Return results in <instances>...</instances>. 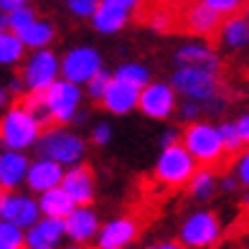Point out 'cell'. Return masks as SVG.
Wrapping results in <instances>:
<instances>
[{
  "label": "cell",
  "instance_id": "3957f363",
  "mask_svg": "<svg viewBox=\"0 0 249 249\" xmlns=\"http://www.w3.org/2000/svg\"><path fill=\"white\" fill-rule=\"evenodd\" d=\"M36 150L41 158H49V160L59 165H76L82 163L87 153V142L76 132L61 127V124H51V127L41 130L36 140Z\"/></svg>",
  "mask_w": 249,
  "mask_h": 249
},
{
  "label": "cell",
  "instance_id": "74e56055",
  "mask_svg": "<svg viewBox=\"0 0 249 249\" xmlns=\"http://www.w3.org/2000/svg\"><path fill=\"white\" fill-rule=\"evenodd\" d=\"M234 130H236V135H239L242 145H249V115H242L239 120H236Z\"/></svg>",
  "mask_w": 249,
  "mask_h": 249
},
{
  "label": "cell",
  "instance_id": "5bb4252c",
  "mask_svg": "<svg viewBox=\"0 0 249 249\" xmlns=\"http://www.w3.org/2000/svg\"><path fill=\"white\" fill-rule=\"evenodd\" d=\"M178 26H183V31L194 33L201 38L216 36V31L221 26V16H216L211 8H206L201 0H194L191 5H186L178 16Z\"/></svg>",
  "mask_w": 249,
  "mask_h": 249
},
{
  "label": "cell",
  "instance_id": "836d02e7",
  "mask_svg": "<svg viewBox=\"0 0 249 249\" xmlns=\"http://www.w3.org/2000/svg\"><path fill=\"white\" fill-rule=\"evenodd\" d=\"M64 3H66V10H69L74 18L87 20L89 16L94 13V8H97L99 0H64Z\"/></svg>",
  "mask_w": 249,
  "mask_h": 249
},
{
  "label": "cell",
  "instance_id": "7dc6e473",
  "mask_svg": "<svg viewBox=\"0 0 249 249\" xmlns=\"http://www.w3.org/2000/svg\"><path fill=\"white\" fill-rule=\"evenodd\" d=\"M69 249H84V247H79V244H76V247H69Z\"/></svg>",
  "mask_w": 249,
  "mask_h": 249
},
{
  "label": "cell",
  "instance_id": "ee69618b",
  "mask_svg": "<svg viewBox=\"0 0 249 249\" xmlns=\"http://www.w3.org/2000/svg\"><path fill=\"white\" fill-rule=\"evenodd\" d=\"M0 31H8V13L0 10Z\"/></svg>",
  "mask_w": 249,
  "mask_h": 249
},
{
  "label": "cell",
  "instance_id": "7a4b0ae2",
  "mask_svg": "<svg viewBox=\"0 0 249 249\" xmlns=\"http://www.w3.org/2000/svg\"><path fill=\"white\" fill-rule=\"evenodd\" d=\"M41 130H43V124L20 102H16L0 117V148L3 150H28L36 145Z\"/></svg>",
  "mask_w": 249,
  "mask_h": 249
},
{
  "label": "cell",
  "instance_id": "603a6c76",
  "mask_svg": "<svg viewBox=\"0 0 249 249\" xmlns=\"http://www.w3.org/2000/svg\"><path fill=\"white\" fill-rule=\"evenodd\" d=\"M16 36L20 38V43H23L26 49H49L51 43L56 41V26L51 23V20L46 18H33L31 23L26 28H20Z\"/></svg>",
  "mask_w": 249,
  "mask_h": 249
},
{
  "label": "cell",
  "instance_id": "f6af8a7d",
  "mask_svg": "<svg viewBox=\"0 0 249 249\" xmlns=\"http://www.w3.org/2000/svg\"><path fill=\"white\" fill-rule=\"evenodd\" d=\"M242 16L249 20V0H247V5H244V10H242Z\"/></svg>",
  "mask_w": 249,
  "mask_h": 249
},
{
  "label": "cell",
  "instance_id": "6da1fadb",
  "mask_svg": "<svg viewBox=\"0 0 249 249\" xmlns=\"http://www.w3.org/2000/svg\"><path fill=\"white\" fill-rule=\"evenodd\" d=\"M178 142L191 153V158L196 160L198 168H209V171H213L216 176L224 171V168L231 165V158L224 150L219 127H213L211 122L194 120L183 132L178 135Z\"/></svg>",
  "mask_w": 249,
  "mask_h": 249
},
{
  "label": "cell",
  "instance_id": "484cf974",
  "mask_svg": "<svg viewBox=\"0 0 249 249\" xmlns=\"http://www.w3.org/2000/svg\"><path fill=\"white\" fill-rule=\"evenodd\" d=\"M26 46L13 31H0V66H16L23 61Z\"/></svg>",
  "mask_w": 249,
  "mask_h": 249
},
{
  "label": "cell",
  "instance_id": "5b68a950",
  "mask_svg": "<svg viewBox=\"0 0 249 249\" xmlns=\"http://www.w3.org/2000/svg\"><path fill=\"white\" fill-rule=\"evenodd\" d=\"M171 87L173 92L186 97L191 102L206 105V102L216 99L221 94V84L219 76L211 71H201V69H188V66H178L171 76Z\"/></svg>",
  "mask_w": 249,
  "mask_h": 249
},
{
  "label": "cell",
  "instance_id": "d6986e66",
  "mask_svg": "<svg viewBox=\"0 0 249 249\" xmlns=\"http://www.w3.org/2000/svg\"><path fill=\"white\" fill-rule=\"evenodd\" d=\"M138 94H140V89H135V87L112 76L99 102L107 112H112V115H130V112L138 107Z\"/></svg>",
  "mask_w": 249,
  "mask_h": 249
},
{
  "label": "cell",
  "instance_id": "9c48e42d",
  "mask_svg": "<svg viewBox=\"0 0 249 249\" xmlns=\"http://www.w3.org/2000/svg\"><path fill=\"white\" fill-rule=\"evenodd\" d=\"M102 69V53L94 46H74L59 59V74L66 82L87 84L89 76H94Z\"/></svg>",
  "mask_w": 249,
  "mask_h": 249
},
{
  "label": "cell",
  "instance_id": "30bf717a",
  "mask_svg": "<svg viewBox=\"0 0 249 249\" xmlns=\"http://www.w3.org/2000/svg\"><path fill=\"white\" fill-rule=\"evenodd\" d=\"M150 120H168L178 109V94L165 82H148L138 94V107Z\"/></svg>",
  "mask_w": 249,
  "mask_h": 249
},
{
  "label": "cell",
  "instance_id": "ac0fdd59",
  "mask_svg": "<svg viewBox=\"0 0 249 249\" xmlns=\"http://www.w3.org/2000/svg\"><path fill=\"white\" fill-rule=\"evenodd\" d=\"M61 176H64V165L49 160V158H38V160L28 163V171H26V180H23V183L28 186L31 194H43V191L59 186L61 183Z\"/></svg>",
  "mask_w": 249,
  "mask_h": 249
},
{
  "label": "cell",
  "instance_id": "1f68e13d",
  "mask_svg": "<svg viewBox=\"0 0 249 249\" xmlns=\"http://www.w3.org/2000/svg\"><path fill=\"white\" fill-rule=\"evenodd\" d=\"M206 8H211L216 16L221 18H229V16H236V13H242L244 5H247V0H201Z\"/></svg>",
  "mask_w": 249,
  "mask_h": 249
},
{
  "label": "cell",
  "instance_id": "ba28073f",
  "mask_svg": "<svg viewBox=\"0 0 249 249\" xmlns=\"http://www.w3.org/2000/svg\"><path fill=\"white\" fill-rule=\"evenodd\" d=\"M221 236V219L216 211H196L180 226V247L206 249Z\"/></svg>",
  "mask_w": 249,
  "mask_h": 249
},
{
  "label": "cell",
  "instance_id": "44dd1931",
  "mask_svg": "<svg viewBox=\"0 0 249 249\" xmlns=\"http://www.w3.org/2000/svg\"><path fill=\"white\" fill-rule=\"evenodd\" d=\"M130 16H132L130 10H124V8H120L115 3H107V0H99L94 13L89 16V20H92L94 31L105 33V36H112V33H117V31H122L124 26H127Z\"/></svg>",
  "mask_w": 249,
  "mask_h": 249
},
{
  "label": "cell",
  "instance_id": "e0dca14e",
  "mask_svg": "<svg viewBox=\"0 0 249 249\" xmlns=\"http://www.w3.org/2000/svg\"><path fill=\"white\" fill-rule=\"evenodd\" d=\"M99 231V219L89 206H74L64 216V236H69L76 244H87Z\"/></svg>",
  "mask_w": 249,
  "mask_h": 249
},
{
  "label": "cell",
  "instance_id": "7c38bea8",
  "mask_svg": "<svg viewBox=\"0 0 249 249\" xmlns=\"http://www.w3.org/2000/svg\"><path fill=\"white\" fill-rule=\"evenodd\" d=\"M66 194H69V198L76 203V206H89V203L94 201V171L89 163H76L71 165L69 171H66L61 176V183H59Z\"/></svg>",
  "mask_w": 249,
  "mask_h": 249
},
{
  "label": "cell",
  "instance_id": "60d3db41",
  "mask_svg": "<svg viewBox=\"0 0 249 249\" xmlns=\"http://www.w3.org/2000/svg\"><path fill=\"white\" fill-rule=\"evenodd\" d=\"M236 183H239L236 178H224L221 183H219V188H221V191H226V194H231V191H236Z\"/></svg>",
  "mask_w": 249,
  "mask_h": 249
},
{
  "label": "cell",
  "instance_id": "f1b7e54d",
  "mask_svg": "<svg viewBox=\"0 0 249 249\" xmlns=\"http://www.w3.org/2000/svg\"><path fill=\"white\" fill-rule=\"evenodd\" d=\"M219 135H221V142H224V150H226V155L234 158L242 153V140H239V135H236V130H234V122H221L219 124Z\"/></svg>",
  "mask_w": 249,
  "mask_h": 249
},
{
  "label": "cell",
  "instance_id": "52a82bcc",
  "mask_svg": "<svg viewBox=\"0 0 249 249\" xmlns=\"http://www.w3.org/2000/svg\"><path fill=\"white\" fill-rule=\"evenodd\" d=\"M20 82L26 92H46L59 79V56L51 49H33L31 56H23L20 61Z\"/></svg>",
  "mask_w": 249,
  "mask_h": 249
},
{
  "label": "cell",
  "instance_id": "8d00e7d4",
  "mask_svg": "<svg viewBox=\"0 0 249 249\" xmlns=\"http://www.w3.org/2000/svg\"><path fill=\"white\" fill-rule=\"evenodd\" d=\"M109 138H112L109 124H105V122L94 124V130H92V142H94V145H107V142H109Z\"/></svg>",
  "mask_w": 249,
  "mask_h": 249
},
{
  "label": "cell",
  "instance_id": "c3c4849f",
  "mask_svg": "<svg viewBox=\"0 0 249 249\" xmlns=\"http://www.w3.org/2000/svg\"><path fill=\"white\" fill-rule=\"evenodd\" d=\"M117 249H122V247H117Z\"/></svg>",
  "mask_w": 249,
  "mask_h": 249
},
{
  "label": "cell",
  "instance_id": "7bdbcfd3",
  "mask_svg": "<svg viewBox=\"0 0 249 249\" xmlns=\"http://www.w3.org/2000/svg\"><path fill=\"white\" fill-rule=\"evenodd\" d=\"M148 249H183V247H180L178 242H158V244H153Z\"/></svg>",
  "mask_w": 249,
  "mask_h": 249
},
{
  "label": "cell",
  "instance_id": "83f0119b",
  "mask_svg": "<svg viewBox=\"0 0 249 249\" xmlns=\"http://www.w3.org/2000/svg\"><path fill=\"white\" fill-rule=\"evenodd\" d=\"M145 23H148L153 31L165 33V31H171L173 26H178V16L173 13V10H168V8H155V10H150V13L145 16Z\"/></svg>",
  "mask_w": 249,
  "mask_h": 249
},
{
  "label": "cell",
  "instance_id": "8fae6325",
  "mask_svg": "<svg viewBox=\"0 0 249 249\" xmlns=\"http://www.w3.org/2000/svg\"><path fill=\"white\" fill-rule=\"evenodd\" d=\"M0 219L18 229H28L31 224L41 219L38 201L18 191H0Z\"/></svg>",
  "mask_w": 249,
  "mask_h": 249
},
{
  "label": "cell",
  "instance_id": "e575fe53",
  "mask_svg": "<svg viewBox=\"0 0 249 249\" xmlns=\"http://www.w3.org/2000/svg\"><path fill=\"white\" fill-rule=\"evenodd\" d=\"M236 180L244 188H249V150H244L239 155V160H236Z\"/></svg>",
  "mask_w": 249,
  "mask_h": 249
},
{
  "label": "cell",
  "instance_id": "2e32d148",
  "mask_svg": "<svg viewBox=\"0 0 249 249\" xmlns=\"http://www.w3.org/2000/svg\"><path fill=\"white\" fill-rule=\"evenodd\" d=\"M64 239V219L41 216L23 234V249H56Z\"/></svg>",
  "mask_w": 249,
  "mask_h": 249
},
{
  "label": "cell",
  "instance_id": "d590c367",
  "mask_svg": "<svg viewBox=\"0 0 249 249\" xmlns=\"http://www.w3.org/2000/svg\"><path fill=\"white\" fill-rule=\"evenodd\" d=\"M201 112H203V107L198 105V102L186 99V105H180V120H183V122H194Z\"/></svg>",
  "mask_w": 249,
  "mask_h": 249
},
{
  "label": "cell",
  "instance_id": "7402d4cb",
  "mask_svg": "<svg viewBox=\"0 0 249 249\" xmlns=\"http://www.w3.org/2000/svg\"><path fill=\"white\" fill-rule=\"evenodd\" d=\"M216 38L224 49L229 51H242L249 46V20L236 13V16H229V18H221V26L216 31Z\"/></svg>",
  "mask_w": 249,
  "mask_h": 249
},
{
  "label": "cell",
  "instance_id": "f546056e",
  "mask_svg": "<svg viewBox=\"0 0 249 249\" xmlns=\"http://www.w3.org/2000/svg\"><path fill=\"white\" fill-rule=\"evenodd\" d=\"M0 249H23V229L0 219Z\"/></svg>",
  "mask_w": 249,
  "mask_h": 249
},
{
  "label": "cell",
  "instance_id": "d6a6232c",
  "mask_svg": "<svg viewBox=\"0 0 249 249\" xmlns=\"http://www.w3.org/2000/svg\"><path fill=\"white\" fill-rule=\"evenodd\" d=\"M109 79H112V74L105 69V66H102L94 76H89L87 79V94H89V99L99 102L102 94H105V89H107V84H109Z\"/></svg>",
  "mask_w": 249,
  "mask_h": 249
},
{
  "label": "cell",
  "instance_id": "ffe728a7",
  "mask_svg": "<svg viewBox=\"0 0 249 249\" xmlns=\"http://www.w3.org/2000/svg\"><path fill=\"white\" fill-rule=\"evenodd\" d=\"M28 155L26 150H3L0 153V191H16L23 186L28 171Z\"/></svg>",
  "mask_w": 249,
  "mask_h": 249
},
{
  "label": "cell",
  "instance_id": "8992f818",
  "mask_svg": "<svg viewBox=\"0 0 249 249\" xmlns=\"http://www.w3.org/2000/svg\"><path fill=\"white\" fill-rule=\"evenodd\" d=\"M82 105V87L66 79H56V82L43 92V107L49 112V127L51 124H69Z\"/></svg>",
  "mask_w": 249,
  "mask_h": 249
},
{
  "label": "cell",
  "instance_id": "b9f144b4",
  "mask_svg": "<svg viewBox=\"0 0 249 249\" xmlns=\"http://www.w3.org/2000/svg\"><path fill=\"white\" fill-rule=\"evenodd\" d=\"M8 105H10V92L5 84H0V109H5Z\"/></svg>",
  "mask_w": 249,
  "mask_h": 249
},
{
  "label": "cell",
  "instance_id": "cb8c5ba5",
  "mask_svg": "<svg viewBox=\"0 0 249 249\" xmlns=\"http://www.w3.org/2000/svg\"><path fill=\"white\" fill-rule=\"evenodd\" d=\"M38 211H41V216H51V219H64L66 213H69L76 203L69 198V194L61 188V186H56V188H49V191H43V194H38Z\"/></svg>",
  "mask_w": 249,
  "mask_h": 249
},
{
  "label": "cell",
  "instance_id": "4fadbf2b",
  "mask_svg": "<svg viewBox=\"0 0 249 249\" xmlns=\"http://www.w3.org/2000/svg\"><path fill=\"white\" fill-rule=\"evenodd\" d=\"M176 66H188V69H201V71H211V74H219L221 69V56L219 51L209 46L203 41H188L183 43L176 56H173Z\"/></svg>",
  "mask_w": 249,
  "mask_h": 249
},
{
  "label": "cell",
  "instance_id": "4dcf8cb0",
  "mask_svg": "<svg viewBox=\"0 0 249 249\" xmlns=\"http://www.w3.org/2000/svg\"><path fill=\"white\" fill-rule=\"evenodd\" d=\"M36 16H38V13H36V8H33L31 3L20 5V8H16V10H10V13H8V31L18 33L20 28H26Z\"/></svg>",
  "mask_w": 249,
  "mask_h": 249
},
{
  "label": "cell",
  "instance_id": "d4e9b609",
  "mask_svg": "<svg viewBox=\"0 0 249 249\" xmlns=\"http://www.w3.org/2000/svg\"><path fill=\"white\" fill-rule=\"evenodd\" d=\"M186 186H188V196L194 201H209L219 188V178L209 168H196V173L188 178Z\"/></svg>",
  "mask_w": 249,
  "mask_h": 249
},
{
  "label": "cell",
  "instance_id": "277c9868",
  "mask_svg": "<svg viewBox=\"0 0 249 249\" xmlns=\"http://www.w3.org/2000/svg\"><path fill=\"white\" fill-rule=\"evenodd\" d=\"M196 168L198 165L191 158V153L180 142H173V145H165L163 148L153 176L163 188H183L188 183V178L196 173Z\"/></svg>",
  "mask_w": 249,
  "mask_h": 249
},
{
  "label": "cell",
  "instance_id": "9a60e30c",
  "mask_svg": "<svg viewBox=\"0 0 249 249\" xmlns=\"http://www.w3.org/2000/svg\"><path fill=\"white\" fill-rule=\"evenodd\" d=\"M140 234V221L135 216H120L107 221V226H99L97 231V249H117L127 247L130 242L138 239Z\"/></svg>",
  "mask_w": 249,
  "mask_h": 249
},
{
  "label": "cell",
  "instance_id": "4316f807",
  "mask_svg": "<svg viewBox=\"0 0 249 249\" xmlns=\"http://www.w3.org/2000/svg\"><path fill=\"white\" fill-rule=\"evenodd\" d=\"M115 79H120V82H124V84H130V87H135V89H142L145 84L150 82V71L145 69L142 64H135V61H130V64H120L117 66V71L112 74Z\"/></svg>",
  "mask_w": 249,
  "mask_h": 249
},
{
  "label": "cell",
  "instance_id": "ab89813d",
  "mask_svg": "<svg viewBox=\"0 0 249 249\" xmlns=\"http://www.w3.org/2000/svg\"><path fill=\"white\" fill-rule=\"evenodd\" d=\"M28 0H0V10L3 13H10V10H16V8H20V5H26Z\"/></svg>",
  "mask_w": 249,
  "mask_h": 249
},
{
  "label": "cell",
  "instance_id": "f35d334b",
  "mask_svg": "<svg viewBox=\"0 0 249 249\" xmlns=\"http://www.w3.org/2000/svg\"><path fill=\"white\" fill-rule=\"evenodd\" d=\"M107 3H115V5H120L124 10H130V13H135V10L142 5V0H107Z\"/></svg>",
  "mask_w": 249,
  "mask_h": 249
},
{
  "label": "cell",
  "instance_id": "bcb514c9",
  "mask_svg": "<svg viewBox=\"0 0 249 249\" xmlns=\"http://www.w3.org/2000/svg\"><path fill=\"white\" fill-rule=\"evenodd\" d=\"M244 209H247V211H249V198H247V201H244Z\"/></svg>",
  "mask_w": 249,
  "mask_h": 249
}]
</instances>
